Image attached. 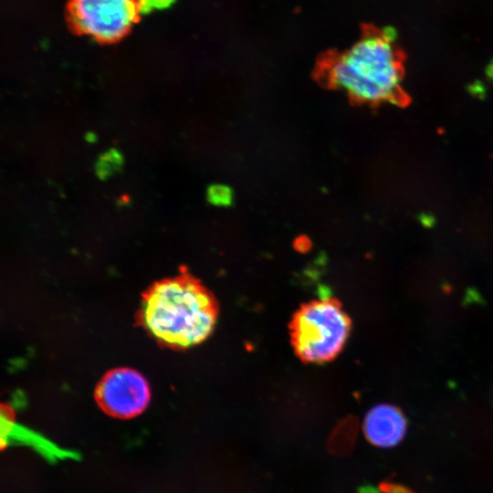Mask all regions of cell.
I'll list each match as a JSON object with an SVG mask.
<instances>
[{
	"label": "cell",
	"instance_id": "5",
	"mask_svg": "<svg viewBox=\"0 0 493 493\" xmlns=\"http://www.w3.org/2000/svg\"><path fill=\"white\" fill-rule=\"evenodd\" d=\"M95 400L107 414L120 419L139 415L150 401V388L143 376L129 368L109 371L95 389Z\"/></svg>",
	"mask_w": 493,
	"mask_h": 493
},
{
	"label": "cell",
	"instance_id": "4",
	"mask_svg": "<svg viewBox=\"0 0 493 493\" xmlns=\"http://www.w3.org/2000/svg\"><path fill=\"white\" fill-rule=\"evenodd\" d=\"M139 13L138 0H71L69 4L74 27L100 41L123 37Z\"/></svg>",
	"mask_w": 493,
	"mask_h": 493
},
{
	"label": "cell",
	"instance_id": "3",
	"mask_svg": "<svg viewBox=\"0 0 493 493\" xmlns=\"http://www.w3.org/2000/svg\"><path fill=\"white\" fill-rule=\"evenodd\" d=\"M351 320L334 298L302 304L289 324L291 344L304 362L333 360L342 350L351 331Z\"/></svg>",
	"mask_w": 493,
	"mask_h": 493
},
{
	"label": "cell",
	"instance_id": "8",
	"mask_svg": "<svg viewBox=\"0 0 493 493\" xmlns=\"http://www.w3.org/2000/svg\"><path fill=\"white\" fill-rule=\"evenodd\" d=\"M175 0H138L140 13H148L153 10L164 9Z\"/></svg>",
	"mask_w": 493,
	"mask_h": 493
},
{
	"label": "cell",
	"instance_id": "7",
	"mask_svg": "<svg viewBox=\"0 0 493 493\" xmlns=\"http://www.w3.org/2000/svg\"><path fill=\"white\" fill-rule=\"evenodd\" d=\"M207 198L218 206H229L234 200L233 190L226 184H214L208 188Z\"/></svg>",
	"mask_w": 493,
	"mask_h": 493
},
{
	"label": "cell",
	"instance_id": "6",
	"mask_svg": "<svg viewBox=\"0 0 493 493\" xmlns=\"http://www.w3.org/2000/svg\"><path fill=\"white\" fill-rule=\"evenodd\" d=\"M406 419L394 405L381 404L371 408L365 415L363 431L372 445L387 448L396 446L406 433Z\"/></svg>",
	"mask_w": 493,
	"mask_h": 493
},
{
	"label": "cell",
	"instance_id": "1",
	"mask_svg": "<svg viewBox=\"0 0 493 493\" xmlns=\"http://www.w3.org/2000/svg\"><path fill=\"white\" fill-rule=\"evenodd\" d=\"M218 311L213 293L182 269L179 275L157 281L144 292L139 321L160 344L185 349L211 334Z\"/></svg>",
	"mask_w": 493,
	"mask_h": 493
},
{
	"label": "cell",
	"instance_id": "2",
	"mask_svg": "<svg viewBox=\"0 0 493 493\" xmlns=\"http://www.w3.org/2000/svg\"><path fill=\"white\" fill-rule=\"evenodd\" d=\"M329 78L352 99L369 103L399 98L403 54L392 27L366 26L362 37L330 65Z\"/></svg>",
	"mask_w": 493,
	"mask_h": 493
},
{
	"label": "cell",
	"instance_id": "9",
	"mask_svg": "<svg viewBox=\"0 0 493 493\" xmlns=\"http://www.w3.org/2000/svg\"><path fill=\"white\" fill-rule=\"evenodd\" d=\"M489 72H490V75L493 77V62L490 65Z\"/></svg>",
	"mask_w": 493,
	"mask_h": 493
}]
</instances>
